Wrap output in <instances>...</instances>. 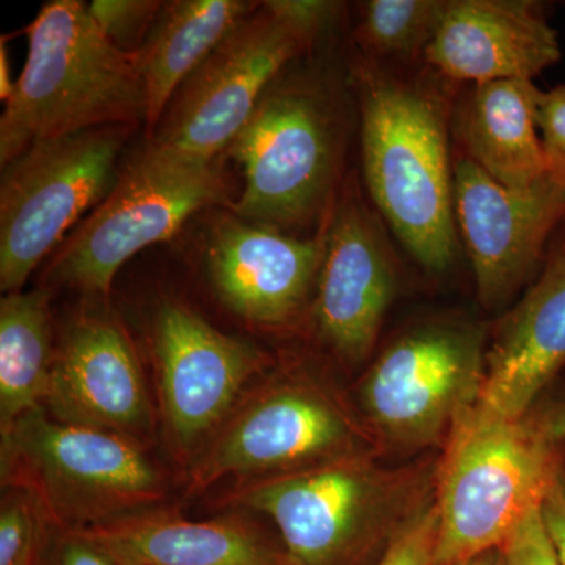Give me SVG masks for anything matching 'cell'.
I'll return each instance as SVG.
<instances>
[{"label": "cell", "instance_id": "cell-23", "mask_svg": "<svg viewBox=\"0 0 565 565\" xmlns=\"http://www.w3.org/2000/svg\"><path fill=\"white\" fill-rule=\"evenodd\" d=\"M448 0H370L363 3L356 40L367 61L407 65L426 54Z\"/></svg>", "mask_w": 565, "mask_h": 565}, {"label": "cell", "instance_id": "cell-15", "mask_svg": "<svg viewBox=\"0 0 565 565\" xmlns=\"http://www.w3.org/2000/svg\"><path fill=\"white\" fill-rule=\"evenodd\" d=\"M44 408L52 418L139 440L152 430V405L139 356L122 327L84 316L52 363Z\"/></svg>", "mask_w": 565, "mask_h": 565}, {"label": "cell", "instance_id": "cell-17", "mask_svg": "<svg viewBox=\"0 0 565 565\" xmlns=\"http://www.w3.org/2000/svg\"><path fill=\"white\" fill-rule=\"evenodd\" d=\"M322 252L323 232L300 239L273 226L223 218L211 237L207 270L233 313L278 329L296 322L315 297Z\"/></svg>", "mask_w": 565, "mask_h": 565}, {"label": "cell", "instance_id": "cell-5", "mask_svg": "<svg viewBox=\"0 0 565 565\" xmlns=\"http://www.w3.org/2000/svg\"><path fill=\"white\" fill-rule=\"evenodd\" d=\"M345 125L337 93L321 81L274 82L228 148L245 180L234 212L277 230L326 221L343 162Z\"/></svg>", "mask_w": 565, "mask_h": 565}, {"label": "cell", "instance_id": "cell-34", "mask_svg": "<svg viewBox=\"0 0 565 565\" xmlns=\"http://www.w3.org/2000/svg\"><path fill=\"white\" fill-rule=\"evenodd\" d=\"M455 565H505L503 552L501 548L490 550V552L482 553V555H478L475 557H470V559L462 561V563Z\"/></svg>", "mask_w": 565, "mask_h": 565}, {"label": "cell", "instance_id": "cell-32", "mask_svg": "<svg viewBox=\"0 0 565 565\" xmlns=\"http://www.w3.org/2000/svg\"><path fill=\"white\" fill-rule=\"evenodd\" d=\"M527 415L550 440L565 445V394L535 404Z\"/></svg>", "mask_w": 565, "mask_h": 565}, {"label": "cell", "instance_id": "cell-19", "mask_svg": "<svg viewBox=\"0 0 565 565\" xmlns=\"http://www.w3.org/2000/svg\"><path fill=\"white\" fill-rule=\"evenodd\" d=\"M82 531L125 565H294L285 546L241 514L193 522L151 508Z\"/></svg>", "mask_w": 565, "mask_h": 565}, {"label": "cell", "instance_id": "cell-11", "mask_svg": "<svg viewBox=\"0 0 565 565\" xmlns=\"http://www.w3.org/2000/svg\"><path fill=\"white\" fill-rule=\"evenodd\" d=\"M313 43L264 2L181 85L151 132V147L214 161L228 150L281 70Z\"/></svg>", "mask_w": 565, "mask_h": 565}, {"label": "cell", "instance_id": "cell-14", "mask_svg": "<svg viewBox=\"0 0 565 565\" xmlns=\"http://www.w3.org/2000/svg\"><path fill=\"white\" fill-rule=\"evenodd\" d=\"M152 338L163 419L181 452L206 445L245 385L273 364L269 353L214 329L174 300L159 308Z\"/></svg>", "mask_w": 565, "mask_h": 565}, {"label": "cell", "instance_id": "cell-8", "mask_svg": "<svg viewBox=\"0 0 565 565\" xmlns=\"http://www.w3.org/2000/svg\"><path fill=\"white\" fill-rule=\"evenodd\" d=\"M374 445L366 424L321 382L302 373L285 374L241 404L200 449L189 473V493L226 478H273L374 455Z\"/></svg>", "mask_w": 565, "mask_h": 565}, {"label": "cell", "instance_id": "cell-26", "mask_svg": "<svg viewBox=\"0 0 565 565\" xmlns=\"http://www.w3.org/2000/svg\"><path fill=\"white\" fill-rule=\"evenodd\" d=\"M437 537L438 511L434 498L393 535L377 565H434Z\"/></svg>", "mask_w": 565, "mask_h": 565}, {"label": "cell", "instance_id": "cell-31", "mask_svg": "<svg viewBox=\"0 0 565 565\" xmlns=\"http://www.w3.org/2000/svg\"><path fill=\"white\" fill-rule=\"evenodd\" d=\"M542 519L557 561L559 565H565V473L557 479L552 492L545 498L542 504Z\"/></svg>", "mask_w": 565, "mask_h": 565}, {"label": "cell", "instance_id": "cell-6", "mask_svg": "<svg viewBox=\"0 0 565 565\" xmlns=\"http://www.w3.org/2000/svg\"><path fill=\"white\" fill-rule=\"evenodd\" d=\"M2 482L31 493L47 522L71 530L156 508L167 493L141 441L58 422L44 407L2 433Z\"/></svg>", "mask_w": 565, "mask_h": 565}, {"label": "cell", "instance_id": "cell-4", "mask_svg": "<svg viewBox=\"0 0 565 565\" xmlns=\"http://www.w3.org/2000/svg\"><path fill=\"white\" fill-rule=\"evenodd\" d=\"M438 463L434 565L501 548L565 473L564 445L526 415L503 419L475 407L460 419Z\"/></svg>", "mask_w": 565, "mask_h": 565}, {"label": "cell", "instance_id": "cell-7", "mask_svg": "<svg viewBox=\"0 0 565 565\" xmlns=\"http://www.w3.org/2000/svg\"><path fill=\"white\" fill-rule=\"evenodd\" d=\"M487 338L478 323L446 318L418 323L393 340L359 390L374 440L405 452L448 444L481 399Z\"/></svg>", "mask_w": 565, "mask_h": 565}, {"label": "cell", "instance_id": "cell-30", "mask_svg": "<svg viewBox=\"0 0 565 565\" xmlns=\"http://www.w3.org/2000/svg\"><path fill=\"white\" fill-rule=\"evenodd\" d=\"M267 6L315 41L332 28L343 10V3L327 0H270Z\"/></svg>", "mask_w": 565, "mask_h": 565}, {"label": "cell", "instance_id": "cell-18", "mask_svg": "<svg viewBox=\"0 0 565 565\" xmlns=\"http://www.w3.org/2000/svg\"><path fill=\"white\" fill-rule=\"evenodd\" d=\"M561 41L544 3L534 0H448L429 68L448 82L534 81L561 61Z\"/></svg>", "mask_w": 565, "mask_h": 565}, {"label": "cell", "instance_id": "cell-33", "mask_svg": "<svg viewBox=\"0 0 565 565\" xmlns=\"http://www.w3.org/2000/svg\"><path fill=\"white\" fill-rule=\"evenodd\" d=\"M17 82L11 81V70L9 65V54H7L6 44H0V98L9 103L14 93Z\"/></svg>", "mask_w": 565, "mask_h": 565}, {"label": "cell", "instance_id": "cell-25", "mask_svg": "<svg viewBox=\"0 0 565 565\" xmlns=\"http://www.w3.org/2000/svg\"><path fill=\"white\" fill-rule=\"evenodd\" d=\"M163 9L154 0H95L88 3L93 20L118 50L136 54Z\"/></svg>", "mask_w": 565, "mask_h": 565}, {"label": "cell", "instance_id": "cell-27", "mask_svg": "<svg viewBox=\"0 0 565 565\" xmlns=\"http://www.w3.org/2000/svg\"><path fill=\"white\" fill-rule=\"evenodd\" d=\"M35 565H125L82 530L47 522Z\"/></svg>", "mask_w": 565, "mask_h": 565}, {"label": "cell", "instance_id": "cell-24", "mask_svg": "<svg viewBox=\"0 0 565 565\" xmlns=\"http://www.w3.org/2000/svg\"><path fill=\"white\" fill-rule=\"evenodd\" d=\"M46 525L35 498L9 487L0 505V565H35Z\"/></svg>", "mask_w": 565, "mask_h": 565}, {"label": "cell", "instance_id": "cell-21", "mask_svg": "<svg viewBox=\"0 0 565 565\" xmlns=\"http://www.w3.org/2000/svg\"><path fill=\"white\" fill-rule=\"evenodd\" d=\"M255 10L256 3L244 0L163 3L154 28L136 52L150 132L154 131L185 79Z\"/></svg>", "mask_w": 565, "mask_h": 565}, {"label": "cell", "instance_id": "cell-10", "mask_svg": "<svg viewBox=\"0 0 565 565\" xmlns=\"http://www.w3.org/2000/svg\"><path fill=\"white\" fill-rule=\"evenodd\" d=\"M222 199L223 181L214 163L150 145L62 245L47 269L51 280L106 296L122 264L170 239L192 214Z\"/></svg>", "mask_w": 565, "mask_h": 565}, {"label": "cell", "instance_id": "cell-12", "mask_svg": "<svg viewBox=\"0 0 565 565\" xmlns=\"http://www.w3.org/2000/svg\"><path fill=\"white\" fill-rule=\"evenodd\" d=\"M455 214L479 302L504 313L533 282L565 222V181L552 173L533 188L509 189L459 151Z\"/></svg>", "mask_w": 565, "mask_h": 565}, {"label": "cell", "instance_id": "cell-3", "mask_svg": "<svg viewBox=\"0 0 565 565\" xmlns=\"http://www.w3.org/2000/svg\"><path fill=\"white\" fill-rule=\"evenodd\" d=\"M28 36V62L0 118L2 166L36 141L147 120L136 54L110 43L87 3H44Z\"/></svg>", "mask_w": 565, "mask_h": 565}, {"label": "cell", "instance_id": "cell-13", "mask_svg": "<svg viewBox=\"0 0 565 565\" xmlns=\"http://www.w3.org/2000/svg\"><path fill=\"white\" fill-rule=\"evenodd\" d=\"M379 212L345 185L323 226L313 297L319 338L344 363L370 356L396 297L397 267Z\"/></svg>", "mask_w": 565, "mask_h": 565}, {"label": "cell", "instance_id": "cell-22", "mask_svg": "<svg viewBox=\"0 0 565 565\" xmlns=\"http://www.w3.org/2000/svg\"><path fill=\"white\" fill-rule=\"evenodd\" d=\"M54 355L47 294H7L0 302V433L44 407Z\"/></svg>", "mask_w": 565, "mask_h": 565}, {"label": "cell", "instance_id": "cell-28", "mask_svg": "<svg viewBox=\"0 0 565 565\" xmlns=\"http://www.w3.org/2000/svg\"><path fill=\"white\" fill-rule=\"evenodd\" d=\"M505 565H559L546 533L542 508L531 512L501 546Z\"/></svg>", "mask_w": 565, "mask_h": 565}, {"label": "cell", "instance_id": "cell-29", "mask_svg": "<svg viewBox=\"0 0 565 565\" xmlns=\"http://www.w3.org/2000/svg\"><path fill=\"white\" fill-rule=\"evenodd\" d=\"M537 126L550 172L565 181V82L542 92Z\"/></svg>", "mask_w": 565, "mask_h": 565}, {"label": "cell", "instance_id": "cell-2", "mask_svg": "<svg viewBox=\"0 0 565 565\" xmlns=\"http://www.w3.org/2000/svg\"><path fill=\"white\" fill-rule=\"evenodd\" d=\"M438 465L392 470L374 455L239 481L221 504L269 516L294 565H359L435 498Z\"/></svg>", "mask_w": 565, "mask_h": 565}, {"label": "cell", "instance_id": "cell-1", "mask_svg": "<svg viewBox=\"0 0 565 565\" xmlns=\"http://www.w3.org/2000/svg\"><path fill=\"white\" fill-rule=\"evenodd\" d=\"M363 173L374 210L430 273L456 262L452 104L446 85L393 66L360 63Z\"/></svg>", "mask_w": 565, "mask_h": 565}, {"label": "cell", "instance_id": "cell-16", "mask_svg": "<svg viewBox=\"0 0 565 565\" xmlns=\"http://www.w3.org/2000/svg\"><path fill=\"white\" fill-rule=\"evenodd\" d=\"M565 367V222L525 292L490 334L486 381L476 407L503 419L525 418Z\"/></svg>", "mask_w": 565, "mask_h": 565}, {"label": "cell", "instance_id": "cell-20", "mask_svg": "<svg viewBox=\"0 0 565 565\" xmlns=\"http://www.w3.org/2000/svg\"><path fill=\"white\" fill-rule=\"evenodd\" d=\"M541 88L534 81L471 85L457 107L460 152L509 189H530L548 178L537 126Z\"/></svg>", "mask_w": 565, "mask_h": 565}, {"label": "cell", "instance_id": "cell-9", "mask_svg": "<svg viewBox=\"0 0 565 565\" xmlns=\"http://www.w3.org/2000/svg\"><path fill=\"white\" fill-rule=\"evenodd\" d=\"M132 126H103L41 140L2 166L0 288L21 292L66 232L117 184Z\"/></svg>", "mask_w": 565, "mask_h": 565}]
</instances>
